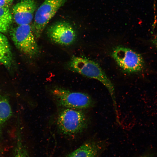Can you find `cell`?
I'll list each match as a JSON object with an SVG mask.
<instances>
[{
    "label": "cell",
    "instance_id": "6da1fadb",
    "mask_svg": "<svg viewBox=\"0 0 157 157\" xmlns=\"http://www.w3.org/2000/svg\"><path fill=\"white\" fill-rule=\"evenodd\" d=\"M68 66L72 71L88 78L97 79L102 83L110 93L115 112L117 111L113 85L99 65L86 58L73 56L68 63Z\"/></svg>",
    "mask_w": 157,
    "mask_h": 157
},
{
    "label": "cell",
    "instance_id": "7a4b0ae2",
    "mask_svg": "<svg viewBox=\"0 0 157 157\" xmlns=\"http://www.w3.org/2000/svg\"><path fill=\"white\" fill-rule=\"evenodd\" d=\"M88 124L85 114L78 109L65 108L58 115L57 127L63 135L72 136L77 134L85 129Z\"/></svg>",
    "mask_w": 157,
    "mask_h": 157
},
{
    "label": "cell",
    "instance_id": "3957f363",
    "mask_svg": "<svg viewBox=\"0 0 157 157\" xmlns=\"http://www.w3.org/2000/svg\"><path fill=\"white\" fill-rule=\"evenodd\" d=\"M51 93L57 104L63 108L84 109L92 106L94 104L90 96L84 93L71 91L59 87L53 88Z\"/></svg>",
    "mask_w": 157,
    "mask_h": 157
},
{
    "label": "cell",
    "instance_id": "277c9868",
    "mask_svg": "<svg viewBox=\"0 0 157 157\" xmlns=\"http://www.w3.org/2000/svg\"><path fill=\"white\" fill-rule=\"evenodd\" d=\"M10 37L16 47L30 58L39 53V49L30 24L18 25L10 33Z\"/></svg>",
    "mask_w": 157,
    "mask_h": 157
},
{
    "label": "cell",
    "instance_id": "5b68a950",
    "mask_svg": "<svg viewBox=\"0 0 157 157\" xmlns=\"http://www.w3.org/2000/svg\"><path fill=\"white\" fill-rule=\"evenodd\" d=\"M67 0H44L36 10L32 31L36 38H39L48 23Z\"/></svg>",
    "mask_w": 157,
    "mask_h": 157
},
{
    "label": "cell",
    "instance_id": "8992f818",
    "mask_svg": "<svg viewBox=\"0 0 157 157\" xmlns=\"http://www.w3.org/2000/svg\"><path fill=\"white\" fill-rule=\"evenodd\" d=\"M112 56L118 65L126 72H137L144 68V62L142 56L129 48L117 47L114 49Z\"/></svg>",
    "mask_w": 157,
    "mask_h": 157
},
{
    "label": "cell",
    "instance_id": "52a82bcc",
    "mask_svg": "<svg viewBox=\"0 0 157 157\" xmlns=\"http://www.w3.org/2000/svg\"><path fill=\"white\" fill-rule=\"evenodd\" d=\"M47 34L53 42L67 46L73 44L76 38V32L72 25L65 21L57 22L48 28Z\"/></svg>",
    "mask_w": 157,
    "mask_h": 157
},
{
    "label": "cell",
    "instance_id": "ba28073f",
    "mask_svg": "<svg viewBox=\"0 0 157 157\" xmlns=\"http://www.w3.org/2000/svg\"><path fill=\"white\" fill-rule=\"evenodd\" d=\"M37 9L35 0H21L13 8V17L18 25L30 24Z\"/></svg>",
    "mask_w": 157,
    "mask_h": 157
},
{
    "label": "cell",
    "instance_id": "9c48e42d",
    "mask_svg": "<svg viewBox=\"0 0 157 157\" xmlns=\"http://www.w3.org/2000/svg\"><path fill=\"white\" fill-rule=\"evenodd\" d=\"M100 149L96 142H86L69 154L66 157H96Z\"/></svg>",
    "mask_w": 157,
    "mask_h": 157
},
{
    "label": "cell",
    "instance_id": "30bf717a",
    "mask_svg": "<svg viewBox=\"0 0 157 157\" xmlns=\"http://www.w3.org/2000/svg\"><path fill=\"white\" fill-rule=\"evenodd\" d=\"M0 62L9 68L13 62V56L9 41L6 37L0 32Z\"/></svg>",
    "mask_w": 157,
    "mask_h": 157
},
{
    "label": "cell",
    "instance_id": "8fae6325",
    "mask_svg": "<svg viewBox=\"0 0 157 157\" xmlns=\"http://www.w3.org/2000/svg\"><path fill=\"white\" fill-rule=\"evenodd\" d=\"M13 18L9 8L0 7V32L4 33L8 31Z\"/></svg>",
    "mask_w": 157,
    "mask_h": 157
},
{
    "label": "cell",
    "instance_id": "7c38bea8",
    "mask_svg": "<svg viewBox=\"0 0 157 157\" xmlns=\"http://www.w3.org/2000/svg\"><path fill=\"white\" fill-rule=\"evenodd\" d=\"M12 110L8 101L0 98V128L12 115Z\"/></svg>",
    "mask_w": 157,
    "mask_h": 157
},
{
    "label": "cell",
    "instance_id": "4fadbf2b",
    "mask_svg": "<svg viewBox=\"0 0 157 157\" xmlns=\"http://www.w3.org/2000/svg\"><path fill=\"white\" fill-rule=\"evenodd\" d=\"M15 157H29L26 149L21 143L17 145Z\"/></svg>",
    "mask_w": 157,
    "mask_h": 157
},
{
    "label": "cell",
    "instance_id": "5bb4252c",
    "mask_svg": "<svg viewBox=\"0 0 157 157\" xmlns=\"http://www.w3.org/2000/svg\"><path fill=\"white\" fill-rule=\"evenodd\" d=\"M14 0H0V7L9 8Z\"/></svg>",
    "mask_w": 157,
    "mask_h": 157
},
{
    "label": "cell",
    "instance_id": "9a60e30c",
    "mask_svg": "<svg viewBox=\"0 0 157 157\" xmlns=\"http://www.w3.org/2000/svg\"><path fill=\"white\" fill-rule=\"evenodd\" d=\"M152 42L153 44L157 48V35L152 40Z\"/></svg>",
    "mask_w": 157,
    "mask_h": 157
},
{
    "label": "cell",
    "instance_id": "2e32d148",
    "mask_svg": "<svg viewBox=\"0 0 157 157\" xmlns=\"http://www.w3.org/2000/svg\"><path fill=\"white\" fill-rule=\"evenodd\" d=\"M140 157H154V156L151 154H148L144 156H142Z\"/></svg>",
    "mask_w": 157,
    "mask_h": 157
}]
</instances>
